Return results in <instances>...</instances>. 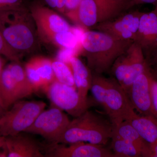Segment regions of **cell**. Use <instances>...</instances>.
Here are the masks:
<instances>
[{
    "label": "cell",
    "instance_id": "6da1fadb",
    "mask_svg": "<svg viewBox=\"0 0 157 157\" xmlns=\"http://www.w3.org/2000/svg\"><path fill=\"white\" fill-rule=\"evenodd\" d=\"M134 42L117 39L97 30L86 31L80 39V49L91 71L102 75L110 71L116 60Z\"/></svg>",
    "mask_w": 157,
    "mask_h": 157
},
{
    "label": "cell",
    "instance_id": "7a4b0ae2",
    "mask_svg": "<svg viewBox=\"0 0 157 157\" xmlns=\"http://www.w3.org/2000/svg\"><path fill=\"white\" fill-rule=\"evenodd\" d=\"M35 25L30 12L24 7L0 11V30L8 45L18 55L32 52L38 46Z\"/></svg>",
    "mask_w": 157,
    "mask_h": 157
},
{
    "label": "cell",
    "instance_id": "3957f363",
    "mask_svg": "<svg viewBox=\"0 0 157 157\" xmlns=\"http://www.w3.org/2000/svg\"><path fill=\"white\" fill-rule=\"evenodd\" d=\"M113 126L109 119L88 109L70 121L55 143L70 144L84 142L105 146L112 137Z\"/></svg>",
    "mask_w": 157,
    "mask_h": 157
},
{
    "label": "cell",
    "instance_id": "277c9868",
    "mask_svg": "<svg viewBox=\"0 0 157 157\" xmlns=\"http://www.w3.org/2000/svg\"><path fill=\"white\" fill-rule=\"evenodd\" d=\"M129 0H82L72 11L71 19L85 27L115 19L128 10Z\"/></svg>",
    "mask_w": 157,
    "mask_h": 157
},
{
    "label": "cell",
    "instance_id": "5b68a950",
    "mask_svg": "<svg viewBox=\"0 0 157 157\" xmlns=\"http://www.w3.org/2000/svg\"><path fill=\"white\" fill-rule=\"evenodd\" d=\"M12 105L0 117L1 136L10 137L25 132L46 106L42 101H17Z\"/></svg>",
    "mask_w": 157,
    "mask_h": 157
},
{
    "label": "cell",
    "instance_id": "8992f818",
    "mask_svg": "<svg viewBox=\"0 0 157 157\" xmlns=\"http://www.w3.org/2000/svg\"><path fill=\"white\" fill-rule=\"evenodd\" d=\"M43 90L52 106L74 118L84 113L90 106L88 99L82 98L76 88L61 83L56 79Z\"/></svg>",
    "mask_w": 157,
    "mask_h": 157
},
{
    "label": "cell",
    "instance_id": "52a82bcc",
    "mask_svg": "<svg viewBox=\"0 0 157 157\" xmlns=\"http://www.w3.org/2000/svg\"><path fill=\"white\" fill-rule=\"evenodd\" d=\"M102 108L113 126L128 120L136 113L132 108L127 93L114 78H108Z\"/></svg>",
    "mask_w": 157,
    "mask_h": 157
},
{
    "label": "cell",
    "instance_id": "ba28073f",
    "mask_svg": "<svg viewBox=\"0 0 157 157\" xmlns=\"http://www.w3.org/2000/svg\"><path fill=\"white\" fill-rule=\"evenodd\" d=\"M70 121L64 111L52 106L41 112L25 132L40 135L52 143H55Z\"/></svg>",
    "mask_w": 157,
    "mask_h": 157
},
{
    "label": "cell",
    "instance_id": "9c48e42d",
    "mask_svg": "<svg viewBox=\"0 0 157 157\" xmlns=\"http://www.w3.org/2000/svg\"><path fill=\"white\" fill-rule=\"evenodd\" d=\"M30 13L41 39L49 42L55 34L70 31L72 26L61 16L50 8L40 3H35L30 8Z\"/></svg>",
    "mask_w": 157,
    "mask_h": 157
},
{
    "label": "cell",
    "instance_id": "30bf717a",
    "mask_svg": "<svg viewBox=\"0 0 157 157\" xmlns=\"http://www.w3.org/2000/svg\"><path fill=\"white\" fill-rule=\"evenodd\" d=\"M142 13L138 11L125 12L115 19L99 24L94 27L117 39L135 42Z\"/></svg>",
    "mask_w": 157,
    "mask_h": 157
},
{
    "label": "cell",
    "instance_id": "8fae6325",
    "mask_svg": "<svg viewBox=\"0 0 157 157\" xmlns=\"http://www.w3.org/2000/svg\"><path fill=\"white\" fill-rule=\"evenodd\" d=\"M66 145L64 144L52 143L47 148L45 157H115L112 151L104 145L78 142Z\"/></svg>",
    "mask_w": 157,
    "mask_h": 157
},
{
    "label": "cell",
    "instance_id": "7c38bea8",
    "mask_svg": "<svg viewBox=\"0 0 157 157\" xmlns=\"http://www.w3.org/2000/svg\"><path fill=\"white\" fill-rule=\"evenodd\" d=\"M151 76L149 67L133 82L126 92L132 108L140 115L154 116L151 91Z\"/></svg>",
    "mask_w": 157,
    "mask_h": 157
},
{
    "label": "cell",
    "instance_id": "4fadbf2b",
    "mask_svg": "<svg viewBox=\"0 0 157 157\" xmlns=\"http://www.w3.org/2000/svg\"><path fill=\"white\" fill-rule=\"evenodd\" d=\"M135 42L142 48L144 56H150L157 48V9L143 12Z\"/></svg>",
    "mask_w": 157,
    "mask_h": 157
},
{
    "label": "cell",
    "instance_id": "5bb4252c",
    "mask_svg": "<svg viewBox=\"0 0 157 157\" xmlns=\"http://www.w3.org/2000/svg\"><path fill=\"white\" fill-rule=\"evenodd\" d=\"M8 157H44L39 144L28 136L20 135L5 137Z\"/></svg>",
    "mask_w": 157,
    "mask_h": 157
},
{
    "label": "cell",
    "instance_id": "9a60e30c",
    "mask_svg": "<svg viewBox=\"0 0 157 157\" xmlns=\"http://www.w3.org/2000/svg\"><path fill=\"white\" fill-rule=\"evenodd\" d=\"M130 47L132 52L131 64L128 71L121 85L126 93L137 77L149 67L141 47L135 42Z\"/></svg>",
    "mask_w": 157,
    "mask_h": 157
},
{
    "label": "cell",
    "instance_id": "2e32d148",
    "mask_svg": "<svg viewBox=\"0 0 157 157\" xmlns=\"http://www.w3.org/2000/svg\"><path fill=\"white\" fill-rule=\"evenodd\" d=\"M73 72L76 90L80 95L87 99V94L91 87L93 74L87 66L76 56L70 59V63Z\"/></svg>",
    "mask_w": 157,
    "mask_h": 157
},
{
    "label": "cell",
    "instance_id": "e0dca14e",
    "mask_svg": "<svg viewBox=\"0 0 157 157\" xmlns=\"http://www.w3.org/2000/svg\"><path fill=\"white\" fill-rule=\"evenodd\" d=\"M141 138L148 144L157 141V118L151 115H140L137 113L128 120Z\"/></svg>",
    "mask_w": 157,
    "mask_h": 157
},
{
    "label": "cell",
    "instance_id": "ac0fdd59",
    "mask_svg": "<svg viewBox=\"0 0 157 157\" xmlns=\"http://www.w3.org/2000/svg\"><path fill=\"white\" fill-rule=\"evenodd\" d=\"M0 96L6 109L21 99L8 66L4 68L0 76Z\"/></svg>",
    "mask_w": 157,
    "mask_h": 157
},
{
    "label": "cell",
    "instance_id": "d6986e66",
    "mask_svg": "<svg viewBox=\"0 0 157 157\" xmlns=\"http://www.w3.org/2000/svg\"><path fill=\"white\" fill-rule=\"evenodd\" d=\"M7 66L17 86L21 99L29 97L35 91L28 77L25 69L20 62H12Z\"/></svg>",
    "mask_w": 157,
    "mask_h": 157
},
{
    "label": "cell",
    "instance_id": "ffe728a7",
    "mask_svg": "<svg viewBox=\"0 0 157 157\" xmlns=\"http://www.w3.org/2000/svg\"><path fill=\"white\" fill-rule=\"evenodd\" d=\"M111 149L115 157H141L142 149L131 141L117 136L111 137Z\"/></svg>",
    "mask_w": 157,
    "mask_h": 157
},
{
    "label": "cell",
    "instance_id": "44dd1931",
    "mask_svg": "<svg viewBox=\"0 0 157 157\" xmlns=\"http://www.w3.org/2000/svg\"><path fill=\"white\" fill-rule=\"evenodd\" d=\"M112 136H117L128 140L143 148L147 143L143 140L136 129L128 121H124L113 126Z\"/></svg>",
    "mask_w": 157,
    "mask_h": 157
},
{
    "label": "cell",
    "instance_id": "7402d4cb",
    "mask_svg": "<svg viewBox=\"0 0 157 157\" xmlns=\"http://www.w3.org/2000/svg\"><path fill=\"white\" fill-rule=\"evenodd\" d=\"M30 60L42 79V90H44L56 80L52 69V61L42 56L35 57Z\"/></svg>",
    "mask_w": 157,
    "mask_h": 157
},
{
    "label": "cell",
    "instance_id": "603a6c76",
    "mask_svg": "<svg viewBox=\"0 0 157 157\" xmlns=\"http://www.w3.org/2000/svg\"><path fill=\"white\" fill-rule=\"evenodd\" d=\"M130 47L131 46L116 60L110 70L114 78L121 85L128 71L131 64L132 52Z\"/></svg>",
    "mask_w": 157,
    "mask_h": 157
},
{
    "label": "cell",
    "instance_id": "cb8c5ba5",
    "mask_svg": "<svg viewBox=\"0 0 157 157\" xmlns=\"http://www.w3.org/2000/svg\"><path fill=\"white\" fill-rule=\"evenodd\" d=\"M52 67L56 80L61 83L76 88L70 65L56 59L52 61Z\"/></svg>",
    "mask_w": 157,
    "mask_h": 157
},
{
    "label": "cell",
    "instance_id": "d4e9b609",
    "mask_svg": "<svg viewBox=\"0 0 157 157\" xmlns=\"http://www.w3.org/2000/svg\"><path fill=\"white\" fill-rule=\"evenodd\" d=\"M49 42L60 48H77L78 50L80 48V42L71 30L55 34Z\"/></svg>",
    "mask_w": 157,
    "mask_h": 157
},
{
    "label": "cell",
    "instance_id": "484cf974",
    "mask_svg": "<svg viewBox=\"0 0 157 157\" xmlns=\"http://www.w3.org/2000/svg\"><path fill=\"white\" fill-rule=\"evenodd\" d=\"M26 73L35 91L43 88L42 79L37 73L35 66L31 60L27 63L25 66Z\"/></svg>",
    "mask_w": 157,
    "mask_h": 157
},
{
    "label": "cell",
    "instance_id": "4316f807",
    "mask_svg": "<svg viewBox=\"0 0 157 157\" xmlns=\"http://www.w3.org/2000/svg\"><path fill=\"white\" fill-rule=\"evenodd\" d=\"M0 55L3 56L12 62H20L19 55L8 45L0 30Z\"/></svg>",
    "mask_w": 157,
    "mask_h": 157
},
{
    "label": "cell",
    "instance_id": "83f0119b",
    "mask_svg": "<svg viewBox=\"0 0 157 157\" xmlns=\"http://www.w3.org/2000/svg\"><path fill=\"white\" fill-rule=\"evenodd\" d=\"M78 50L77 48H61L57 54L56 59L69 64L70 59L76 56Z\"/></svg>",
    "mask_w": 157,
    "mask_h": 157
},
{
    "label": "cell",
    "instance_id": "f1b7e54d",
    "mask_svg": "<svg viewBox=\"0 0 157 157\" xmlns=\"http://www.w3.org/2000/svg\"><path fill=\"white\" fill-rule=\"evenodd\" d=\"M152 108L153 115L157 118V79L152 73L151 79Z\"/></svg>",
    "mask_w": 157,
    "mask_h": 157
},
{
    "label": "cell",
    "instance_id": "f546056e",
    "mask_svg": "<svg viewBox=\"0 0 157 157\" xmlns=\"http://www.w3.org/2000/svg\"><path fill=\"white\" fill-rule=\"evenodd\" d=\"M23 7L22 0H0V11Z\"/></svg>",
    "mask_w": 157,
    "mask_h": 157
},
{
    "label": "cell",
    "instance_id": "4dcf8cb0",
    "mask_svg": "<svg viewBox=\"0 0 157 157\" xmlns=\"http://www.w3.org/2000/svg\"><path fill=\"white\" fill-rule=\"evenodd\" d=\"M141 157H157V141L153 143H146L142 149Z\"/></svg>",
    "mask_w": 157,
    "mask_h": 157
},
{
    "label": "cell",
    "instance_id": "1f68e13d",
    "mask_svg": "<svg viewBox=\"0 0 157 157\" xmlns=\"http://www.w3.org/2000/svg\"><path fill=\"white\" fill-rule=\"evenodd\" d=\"M144 4H152L157 9V0H129V8L130 9L133 6Z\"/></svg>",
    "mask_w": 157,
    "mask_h": 157
},
{
    "label": "cell",
    "instance_id": "d6a6232c",
    "mask_svg": "<svg viewBox=\"0 0 157 157\" xmlns=\"http://www.w3.org/2000/svg\"><path fill=\"white\" fill-rule=\"evenodd\" d=\"M82 1V0H67L65 14L76 9Z\"/></svg>",
    "mask_w": 157,
    "mask_h": 157
},
{
    "label": "cell",
    "instance_id": "836d02e7",
    "mask_svg": "<svg viewBox=\"0 0 157 157\" xmlns=\"http://www.w3.org/2000/svg\"><path fill=\"white\" fill-rule=\"evenodd\" d=\"M8 151L6 146L5 137L1 136L0 138V157H8Z\"/></svg>",
    "mask_w": 157,
    "mask_h": 157
},
{
    "label": "cell",
    "instance_id": "e575fe53",
    "mask_svg": "<svg viewBox=\"0 0 157 157\" xmlns=\"http://www.w3.org/2000/svg\"><path fill=\"white\" fill-rule=\"evenodd\" d=\"M67 1V0H57L56 10L61 13H65Z\"/></svg>",
    "mask_w": 157,
    "mask_h": 157
},
{
    "label": "cell",
    "instance_id": "d590c367",
    "mask_svg": "<svg viewBox=\"0 0 157 157\" xmlns=\"http://www.w3.org/2000/svg\"><path fill=\"white\" fill-rule=\"evenodd\" d=\"M49 8L56 9L57 7V0H44Z\"/></svg>",
    "mask_w": 157,
    "mask_h": 157
},
{
    "label": "cell",
    "instance_id": "8d00e7d4",
    "mask_svg": "<svg viewBox=\"0 0 157 157\" xmlns=\"http://www.w3.org/2000/svg\"><path fill=\"white\" fill-rule=\"evenodd\" d=\"M6 110H7V109L5 107L2 99L0 96V115H2L3 113L6 112Z\"/></svg>",
    "mask_w": 157,
    "mask_h": 157
},
{
    "label": "cell",
    "instance_id": "74e56055",
    "mask_svg": "<svg viewBox=\"0 0 157 157\" xmlns=\"http://www.w3.org/2000/svg\"><path fill=\"white\" fill-rule=\"evenodd\" d=\"M4 68H5L4 67V61L0 55V76H1Z\"/></svg>",
    "mask_w": 157,
    "mask_h": 157
},
{
    "label": "cell",
    "instance_id": "f35d334b",
    "mask_svg": "<svg viewBox=\"0 0 157 157\" xmlns=\"http://www.w3.org/2000/svg\"><path fill=\"white\" fill-rule=\"evenodd\" d=\"M154 53H155L154 62L157 66V48Z\"/></svg>",
    "mask_w": 157,
    "mask_h": 157
},
{
    "label": "cell",
    "instance_id": "ab89813d",
    "mask_svg": "<svg viewBox=\"0 0 157 157\" xmlns=\"http://www.w3.org/2000/svg\"><path fill=\"white\" fill-rule=\"evenodd\" d=\"M151 72L152 73L153 75V76H154L155 78H157V67L156 68V69L154 70V71H153V72H152L151 71Z\"/></svg>",
    "mask_w": 157,
    "mask_h": 157
},
{
    "label": "cell",
    "instance_id": "60d3db41",
    "mask_svg": "<svg viewBox=\"0 0 157 157\" xmlns=\"http://www.w3.org/2000/svg\"><path fill=\"white\" fill-rule=\"evenodd\" d=\"M1 136H0V138H1Z\"/></svg>",
    "mask_w": 157,
    "mask_h": 157
}]
</instances>
